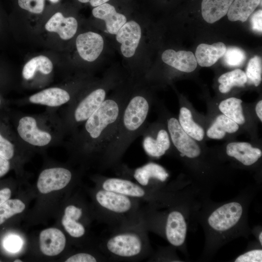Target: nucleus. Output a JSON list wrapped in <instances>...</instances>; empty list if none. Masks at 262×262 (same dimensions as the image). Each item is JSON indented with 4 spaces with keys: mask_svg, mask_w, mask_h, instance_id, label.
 Returning <instances> with one entry per match:
<instances>
[{
    "mask_svg": "<svg viewBox=\"0 0 262 262\" xmlns=\"http://www.w3.org/2000/svg\"><path fill=\"white\" fill-rule=\"evenodd\" d=\"M136 83L122 82L100 106L64 141L72 154L83 164H97L117 127Z\"/></svg>",
    "mask_w": 262,
    "mask_h": 262,
    "instance_id": "1",
    "label": "nucleus"
},
{
    "mask_svg": "<svg viewBox=\"0 0 262 262\" xmlns=\"http://www.w3.org/2000/svg\"><path fill=\"white\" fill-rule=\"evenodd\" d=\"M151 101V96L143 82H136L115 131L97 164L99 169H115L122 164L125 153L146 126Z\"/></svg>",
    "mask_w": 262,
    "mask_h": 262,
    "instance_id": "2",
    "label": "nucleus"
},
{
    "mask_svg": "<svg viewBox=\"0 0 262 262\" xmlns=\"http://www.w3.org/2000/svg\"><path fill=\"white\" fill-rule=\"evenodd\" d=\"M122 82L118 74L108 73L100 81L88 83L74 100L58 109L66 137L73 134L100 106L110 91Z\"/></svg>",
    "mask_w": 262,
    "mask_h": 262,
    "instance_id": "3",
    "label": "nucleus"
},
{
    "mask_svg": "<svg viewBox=\"0 0 262 262\" xmlns=\"http://www.w3.org/2000/svg\"><path fill=\"white\" fill-rule=\"evenodd\" d=\"M93 198L94 216L111 230L133 227L143 228L145 203L140 200L97 186L93 191Z\"/></svg>",
    "mask_w": 262,
    "mask_h": 262,
    "instance_id": "4",
    "label": "nucleus"
},
{
    "mask_svg": "<svg viewBox=\"0 0 262 262\" xmlns=\"http://www.w3.org/2000/svg\"><path fill=\"white\" fill-rule=\"evenodd\" d=\"M58 110L47 108L41 114H19L16 133L28 148L41 149L63 144L66 135Z\"/></svg>",
    "mask_w": 262,
    "mask_h": 262,
    "instance_id": "5",
    "label": "nucleus"
},
{
    "mask_svg": "<svg viewBox=\"0 0 262 262\" xmlns=\"http://www.w3.org/2000/svg\"><path fill=\"white\" fill-rule=\"evenodd\" d=\"M98 248L112 262H139L152 253L147 231L142 227L112 229Z\"/></svg>",
    "mask_w": 262,
    "mask_h": 262,
    "instance_id": "6",
    "label": "nucleus"
},
{
    "mask_svg": "<svg viewBox=\"0 0 262 262\" xmlns=\"http://www.w3.org/2000/svg\"><path fill=\"white\" fill-rule=\"evenodd\" d=\"M96 186L137 199L155 208L167 207L178 198V194L171 188L154 190L141 186L130 179L96 175L93 177Z\"/></svg>",
    "mask_w": 262,
    "mask_h": 262,
    "instance_id": "7",
    "label": "nucleus"
},
{
    "mask_svg": "<svg viewBox=\"0 0 262 262\" xmlns=\"http://www.w3.org/2000/svg\"><path fill=\"white\" fill-rule=\"evenodd\" d=\"M246 206L243 202L233 200L215 207L206 217V227L211 235L226 240L245 219Z\"/></svg>",
    "mask_w": 262,
    "mask_h": 262,
    "instance_id": "8",
    "label": "nucleus"
},
{
    "mask_svg": "<svg viewBox=\"0 0 262 262\" xmlns=\"http://www.w3.org/2000/svg\"><path fill=\"white\" fill-rule=\"evenodd\" d=\"M88 83L83 81H78L74 85L68 87H49L21 98L16 103L21 106L33 104L59 109L74 100Z\"/></svg>",
    "mask_w": 262,
    "mask_h": 262,
    "instance_id": "9",
    "label": "nucleus"
},
{
    "mask_svg": "<svg viewBox=\"0 0 262 262\" xmlns=\"http://www.w3.org/2000/svg\"><path fill=\"white\" fill-rule=\"evenodd\" d=\"M121 177L130 179L142 186L154 190H162L170 188L165 185L169 174L161 165L150 162L132 169L121 164L115 169Z\"/></svg>",
    "mask_w": 262,
    "mask_h": 262,
    "instance_id": "10",
    "label": "nucleus"
},
{
    "mask_svg": "<svg viewBox=\"0 0 262 262\" xmlns=\"http://www.w3.org/2000/svg\"><path fill=\"white\" fill-rule=\"evenodd\" d=\"M159 124L146 126L142 136L143 148L146 154L151 158H159L170 149L171 141L167 128Z\"/></svg>",
    "mask_w": 262,
    "mask_h": 262,
    "instance_id": "11",
    "label": "nucleus"
},
{
    "mask_svg": "<svg viewBox=\"0 0 262 262\" xmlns=\"http://www.w3.org/2000/svg\"><path fill=\"white\" fill-rule=\"evenodd\" d=\"M165 123L171 143L181 156L189 159L200 156L201 150L199 146L183 130L178 119L171 116L166 117Z\"/></svg>",
    "mask_w": 262,
    "mask_h": 262,
    "instance_id": "12",
    "label": "nucleus"
},
{
    "mask_svg": "<svg viewBox=\"0 0 262 262\" xmlns=\"http://www.w3.org/2000/svg\"><path fill=\"white\" fill-rule=\"evenodd\" d=\"M73 173L70 169L61 166L49 167L40 173L37 187L42 194H48L62 189L72 180Z\"/></svg>",
    "mask_w": 262,
    "mask_h": 262,
    "instance_id": "13",
    "label": "nucleus"
},
{
    "mask_svg": "<svg viewBox=\"0 0 262 262\" xmlns=\"http://www.w3.org/2000/svg\"><path fill=\"white\" fill-rule=\"evenodd\" d=\"M122 55L127 59L136 53L142 37V28L137 21H127L115 35Z\"/></svg>",
    "mask_w": 262,
    "mask_h": 262,
    "instance_id": "14",
    "label": "nucleus"
},
{
    "mask_svg": "<svg viewBox=\"0 0 262 262\" xmlns=\"http://www.w3.org/2000/svg\"><path fill=\"white\" fill-rule=\"evenodd\" d=\"M76 47L78 53L82 59L93 62L102 53L104 47V40L98 33L87 32L77 36Z\"/></svg>",
    "mask_w": 262,
    "mask_h": 262,
    "instance_id": "15",
    "label": "nucleus"
},
{
    "mask_svg": "<svg viewBox=\"0 0 262 262\" xmlns=\"http://www.w3.org/2000/svg\"><path fill=\"white\" fill-rule=\"evenodd\" d=\"M92 13L95 18L104 21L106 32L113 35H115L128 21L124 14L117 12L115 7L108 2L94 7Z\"/></svg>",
    "mask_w": 262,
    "mask_h": 262,
    "instance_id": "16",
    "label": "nucleus"
},
{
    "mask_svg": "<svg viewBox=\"0 0 262 262\" xmlns=\"http://www.w3.org/2000/svg\"><path fill=\"white\" fill-rule=\"evenodd\" d=\"M227 155L234 158L245 166H251L262 157L261 149L254 147L246 142H233L229 143L226 147Z\"/></svg>",
    "mask_w": 262,
    "mask_h": 262,
    "instance_id": "17",
    "label": "nucleus"
},
{
    "mask_svg": "<svg viewBox=\"0 0 262 262\" xmlns=\"http://www.w3.org/2000/svg\"><path fill=\"white\" fill-rule=\"evenodd\" d=\"M66 244L65 235L58 229H47L40 233V248L47 256H54L59 254L64 250Z\"/></svg>",
    "mask_w": 262,
    "mask_h": 262,
    "instance_id": "18",
    "label": "nucleus"
},
{
    "mask_svg": "<svg viewBox=\"0 0 262 262\" xmlns=\"http://www.w3.org/2000/svg\"><path fill=\"white\" fill-rule=\"evenodd\" d=\"M162 59L167 65L187 73L194 71L197 64L195 56L190 51H176L172 49H167L163 52Z\"/></svg>",
    "mask_w": 262,
    "mask_h": 262,
    "instance_id": "19",
    "label": "nucleus"
},
{
    "mask_svg": "<svg viewBox=\"0 0 262 262\" xmlns=\"http://www.w3.org/2000/svg\"><path fill=\"white\" fill-rule=\"evenodd\" d=\"M78 27L77 19L73 16L65 17L62 13L54 14L46 23L45 29L56 33L63 40H69L76 33Z\"/></svg>",
    "mask_w": 262,
    "mask_h": 262,
    "instance_id": "20",
    "label": "nucleus"
},
{
    "mask_svg": "<svg viewBox=\"0 0 262 262\" xmlns=\"http://www.w3.org/2000/svg\"><path fill=\"white\" fill-rule=\"evenodd\" d=\"M226 49V45L221 42L212 45L200 44L195 53L197 63L201 66H211L223 56Z\"/></svg>",
    "mask_w": 262,
    "mask_h": 262,
    "instance_id": "21",
    "label": "nucleus"
},
{
    "mask_svg": "<svg viewBox=\"0 0 262 262\" xmlns=\"http://www.w3.org/2000/svg\"><path fill=\"white\" fill-rule=\"evenodd\" d=\"M233 0H202L201 14L209 23H213L224 16Z\"/></svg>",
    "mask_w": 262,
    "mask_h": 262,
    "instance_id": "22",
    "label": "nucleus"
},
{
    "mask_svg": "<svg viewBox=\"0 0 262 262\" xmlns=\"http://www.w3.org/2000/svg\"><path fill=\"white\" fill-rule=\"evenodd\" d=\"M53 65L51 60L44 55L34 57L28 61L22 70V76L26 81L33 80L37 73L49 75L53 71Z\"/></svg>",
    "mask_w": 262,
    "mask_h": 262,
    "instance_id": "23",
    "label": "nucleus"
},
{
    "mask_svg": "<svg viewBox=\"0 0 262 262\" xmlns=\"http://www.w3.org/2000/svg\"><path fill=\"white\" fill-rule=\"evenodd\" d=\"M239 125L225 115L217 116L206 132L207 136L210 139L220 140L227 134L237 132Z\"/></svg>",
    "mask_w": 262,
    "mask_h": 262,
    "instance_id": "24",
    "label": "nucleus"
},
{
    "mask_svg": "<svg viewBox=\"0 0 262 262\" xmlns=\"http://www.w3.org/2000/svg\"><path fill=\"white\" fill-rule=\"evenodd\" d=\"M262 0H233L227 16L231 21H246L259 5Z\"/></svg>",
    "mask_w": 262,
    "mask_h": 262,
    "instance_id": "25",
    "label": "nucleus"
},
{
    "mask_svg": "<svg viewBox=\"0 0 262 262\" xmlns=\"http://www.w3.org/2000/svg\"><path fill=\"white\" fill-rule=\"evenodd\" d=\"M178 121L183 130L197 141L203 140L205 131L202 127L195 122L191 111L182 106L180 109Z\"/></svg>",
    "mask_w": 262,
    "mask_h": 262,
    "instance_id": "26",
    "label": "nucleus"
},
{
    "mask_svg": "<svg viewBox=\"0 0 262 262\" xmlns=\"http://www.w3.org/2000/svg\"><path fill=\"white\" fill-rule=\"evenodd\" d=\"M242 100L235 97H231L221 101L218 108L223 115L239 125L246 122V118L242 106Z\"/></svg>",
    "mask_w": 262,
    "mask_h": 262,
    "instance_id": "27",
    "label": "nucleus"
},
{
    "mask_svg": "<svg viewBox=\"0 0 262 262\" xmlns=\"http://www.w3.org/2000/svg\"><path fill=\"white\" fill-rule=\"evenodd\" d=\"M247 81L245 72L240 69H236L224 73L219 77V90L221 93H227L234 86H243Z\"/></svg>",
    "mask_w": 262,
    "mask_h": 262,
    "instance_id": "28",
    "label": "nucleus"
},
{
    "mask_svg": "<svg viewBox=\"0 0 262 262\" xmlns=\"http://www.w3.org/2000/svg\"><path fill=\"white\" fill-rule=\"evenodd\" d=\"M29 149L20 140L18 135L11 139L5 137L0 130V155L10 160L17 152Z\"/></svg>",
    "mask_w": 262,
    "mask_h": 262,
    "instance_id": "29",
    "label": "nucleus"
},
{
    "mask_svg": "<svg viewBox=\"0 0 262 262\" xmlns=\"http://www.w3.org/2000/svg\"><path fill=\"white\" fill-rule=\"evenodd\" d=\"M24 203L19 199H8L0 205V225L11 216L22 212Z\"/></svg>",
    "mask_w": 262,
    "mask_h": 262,
    "instance_id": "30",
    "label": "nucleus"
},
{
    "mask_svg": "<svg viewBox=\"0 0 262 262\" xmlns=\"http://www.w3.org/2000/svg\"><path fill=\"white\" fill-rule=\"evenodd\" d=\"M248 79L255 86H258L262 81V59L255 56L249 61L245 73Z\"/></svg>",
    "mask_w": 262,
    "mask_h": 262,
    "instance_id": "31",
    "label": "nucleus"
},
{
    "mask_svg": "<svg viewBox=\"0 0 262 262\" xmlns=\"http://www.w3.org/2000/svg\"><path fill=\"white\" fill-rule=\"evenodd\" d=\"M223 57L225 64L229 66H239L246 59L245 52L236 47H230L227 49Z\"/></svg>",
    "mask_w": 262,
    "mask_h": 262,
    "instance_id": "32",
    "label": "nucleus"
},
{
    "mask_svg": "<svg viewBox=\"0 0 262 262\" xmlns=\"http://www.w3.org/2000/svg\"><path fill=\"white\" fill-rule=\"evenodd\" d=\"M66 262H108L107 258L100 251L94 254L87 252H80L68 257Z\"/></svg>",
    "mask_w": 262,
    "mask_h": 262,
    "instance_id": "33",
    "label": "nucleus"
},
{
    "mask_svg": "<svg viewBox=\"0 0 262 262\" xmlns=\"http://www.w3.org/2000/svg\"><path fill=\"white\" fill-rule=\"evenodd\" d=\"M20 8L32 13H41L44 9L45 0H18Z\"/></svg>",
    "mask_w": 262,
    "mask_h": 262,
    "instance_id": "34",
    "label": "nucleus"
},
{
    "mask_svg": "<svg viewBox=\"0 0 262 262\" xmlns=\"http://www.w3.org/2000/svg\"><path fill=\"white\" fill-rule=\"evenodd\" d=\"M23 241L21 238L16 235L11 234L5 237L3 242L4 248L8 251L16 253L21 248Z\"/></svg>",
    "mask_w": 262,
    "mask_h": 262,
    "instance_id": "35",
    "label": "nucleus"
},
{
    "mask_svg": "<svg viewBox=\"0 0 262 262\" xmlns=\"http://www.w3.org/2000/svg\"><path fill=\"white\" fill-rule=\"evenodd\" d=\"M173 247L171 246V247L167 248H162L152 254L147 258L148 262H155V261H175L174 258V254L173 252Z\"/></svg>",
    "mask_w": 262,
    "mask_h": 262,
    "instance_id": "36",
    "label": "nucleus"
},
{
    "mask_svg": "<svg viewBox=\"0 0 262 262\" xmlns=\"http://www.w3.org/2000/svg\"><path fill=\"white\" fill-rule=\"evenodd\" d=\"M235 262H262V249L250 250L238 256L234 261Z\"/></svg>",
    "mask_w": 262,
    "mask_h": 262,
    "instance_id": "37",
    "label": "nucleus"
},
{
    "mask_svg": "<svg viewBox=\"0 0 262 262\" xmlns=\"http://www.w3.org/2000/svg\"><path fill=\"white\" fill-rule=\"evenodd\" d=\"M251 24L253 30L262 33V10L256 12L251 16Z\"/></svg>",
    "mask_w": 262,
    "mask_h": 262,
    "instance_id": "38",
    "label": "nucleus"
},
{
    "mask_svg": "<svg viewBox=\"0 0 262 262\" xmlns=\"http://www.w3.org/2000/svg\"><path fill=\"white\" fill-rule=\"evenodd\" d=\"M10 168L9 160L0 155V177L5 175Z\"/></svg>",
    "mask_w": 262,
    "mask_h": 262,
    "instance_id": "39",
    "label": "nucleus"
},
{
    "mask_svg": "<svg viewBox=\"0 0 262 262\" xmlns=\"http://www.w3.org/2000/svg\"><path fill=\"white\" fill-rule=\"evenodd\" d=\"M11 191L9 188H5L0 190V205L9 199L11 196Z\"/></svg>",
    "mask_w": 262,
    "mask_h": 262,
    "instance_id": "40",
    "label": "nucleus"
},
{
    "mask_svg": "<svg viewBox=\"0 0 262 262\" xmlns=\"http://www.w3.org/2000/svg\"><path fill=\"white\" fill-rule=\"evenodd\" d=\"M79 1L82 3H88L94 7H97L104 3L107 2L110 0H78Z\"/></svg>",
    "mask_w": 262,
    "mask_h": 262,
    "instance_id": "41",
    "label": "nucleus"
},
{
    "mask_svg": "<svg viewBox=\"0 0 262 262\" xmlns=\"http://www.w3.org/2000/svg\"><path fill=\"white\" fill-rule=\"evenodd\" d=\"M256 113L260 120L261 122L262 121V100H259L257 103L255 107Z\"/></svg>",
    "mask_w": 262,
    "mask_h": 262,
    "instance_id": "42",
    "label": "nucleus"
},
{
    "mask_svg": "<svg viewBox=\"0 0 262 262\" xmlns=\"http://www.w3.org/2000/svg\"><path fill=\"white\" fill-rule=\"evenodd\" d=\"M258 240L261 246L262 245V232L261 231L258 235Z\"/></svg>",
    "mask_w": 262,
    "mask_h": 262,
    "instance_id": "43",
    "label": "nucleus"
},
{
    "mask_svg": "<svg viewBox=\"0 0 262 262\" xmlns=\"http://www.w3.org/2000/svg\"><path fill=\"white\" fill-rule=\"evenodd\" d=\"M51 2L55 3L58 2L60 0H49Z\"/></svg>",
    "mask_w": 262,
    "mask_h": 262,
    "instance_id": "44",
    "label": "nucleus"
},
{
    "mask_svg": "<svg viewBox=\"0 0 262 262\" xmlns=\"http://www.w3.org/2000/svg\"><path fill=\"white\" fill-rule=\"evenodd\" d=\"M22 261L20 260H19V259H16V260L14 261V262H21Z\"/></svg>",
    "mask_w": 262,
    "mask_h": 262,
    "instance_id": "45",
    "label": "nucleus"
},
{
    "mask_svg": "<svg viewBox=\"0 0 262 262\" xmlns=\"http://www.w3.org/2000/svg\"><path fill=\"white\" fill-rule=\"evenodd\" d=\"M1 104V99H0V105Z\"/></svg>",
    "mask_w": 262,
    "mask_h": 262,
    "instance_id": "46",
    "label": "nucleus"
}]
</instances>
